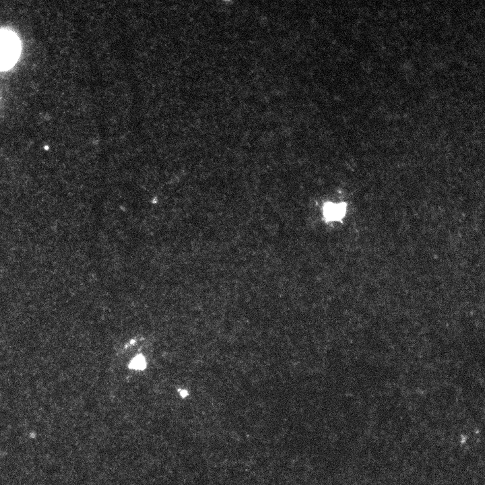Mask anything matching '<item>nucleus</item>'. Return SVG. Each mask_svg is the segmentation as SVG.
Instances as JSON below:
<instances>
[{
	"mask_svg": "<svg viewBox=\"0 0 485 485\" xmlns=\"http://www.w3.org/2000/svg\"><path fill=\"white\" fill-rule=\"evenodd\" d=\"M20 53L18 37L8 31H0V70L11 68L17 62Z\"/></svg>",
	"mask_w": 485,
	"mask_h": 485,
	"instance_id": "nucleus-1",
	"label": "nucleus"
},
{
	"mask_svg": "<svg viewBox=\"0 0 485 485\" xmlns=\"http://www.w3.org/2000/svg\"><path fill=\"white\" fill-rule=\"evenodd\" d=\"M146 368V360L142 355L137 356L130 365V368L134 369V370H144Z\"/></svg>",
	"mask_w": 485,
	"mask_h": 485,
	"instance_id": "nucleus-2",
	"label": "nucleus"
},
{
	"mask_svg": "<svg viewBox=\"0 0 485 485\" xmlns=\"http://www.w3.org/2000/svg\"><path fill=\"white\" fill-rule=\"evenodd\" d=\"M180 395H181L182 397L186 398L188 395V392L186 390H182L181 392H180Z\"/></svg>",
	"mask_w": 485,
	"mask_h": 485,
	"instance_id": "nucleus-3",
	"label": "nucleus"
}]
</instances>
